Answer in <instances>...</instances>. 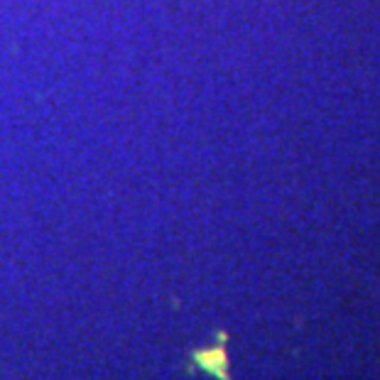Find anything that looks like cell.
Returning <instances> with one entry per match:
<instances>
[{
    "label": "cell",
    "mask_w": 380,
    "mask_h": 380,
    "mask_svg": "<svg viewBox=\"0 0 380 380\" xmlns=\"http://www.w3.org/2000/svg\"><path fill=\"white\" fill-rule=\"evenodd\" d=\"M194 368H201L204 373H209V376H213L218 380H231L228 378V358H226V351L221 346L191 353L189 371H194Z\"/></svg>",
    "instance_id": "1"
}]
</instances>
